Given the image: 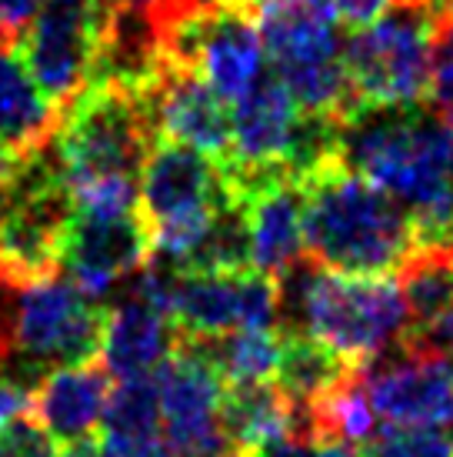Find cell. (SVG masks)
Returning a JSON list of instances; mask_svg holds the SVG:
<instances>
[{
	"label": "cell",
	"instance_id": "5",
	"mask_svg": "<svg viewBox=\"0 0 453 457\" xmlns=\"http://www.w3.org/2000/svg\"><path fill=\"white\" fill-rule=\"evenodd\" d=\"M157 140L161 134L140 90L90 80L57 128L67 187L97 178L140 180Z\"/></svg>",
	"mask_w": 453,
	"mask_h": 457
},
{
	"label": "cell",
	"instance_id": "16",
	"mask_svg": "<svg viewBox=\"0 0 453 457\" xmlns=\"http://www.w3.org/2000/svg\"><path fill=\"white\" fill-rule=\"evenodd\" d=\"M61 128V114L27 71L13 47L0 51V144L13 151H34Z\"/></svg>",
	"mask_w": 453,
	"mask_h": 457
},
{
	"label": "cell",
	"instance_id": "21",
	"mask_svg": "<svg viewBox=\"0 0 453 457\" xmlns=\"http://www.w3.org/2000/svg\"><path fill=\"white\" fill-rule=\"evenodd\" d=\"M314 418V441H337V445H364L377 431V411L370 404L360 378V368L347 381H340L334 391L317 397L310 404Z\"/></svg>",
	"mask_w": 453,
	"mask_h": 457
},
{
	"label": "cell",
	"instance_id": "10",
	"mask_svg": "<svg viewBox=\"0 0 453 457\" xmlns=\"http://www.w3.org/2000/svg\"><path fill=\"white\" fill-rule=\"evenodd\" d=\"M153 241L144 211L97 217L74 211L61 244L63 274L94 297H111L117 284L151 261Z\"/></svg>",
	"mask_w": 453,
	"mask_h": 457
},
{
	"label": "cell",
	"instance_id": "3",
	"mask_svg": "<svg viewBox=\"0 0 453 457\" xmlns=\"http://www.w3.org/2000/svg\"><path fill=\"white\" fill-rule=\"evenodd\" d=\"M410 330V311L397 280L337 274L310 254L277 274V334H310L364 364Z\"/></svg>",
	"mask_w": 453,
	"mask_h": 457
},
{
	"label": "cell",
	"instance_id": "4",
	"mask_svg": "<svg viewBox=\"0 0 453 457\" xmlns=\"http://www.w3.org/2000/svg\"><path fill=\"white\" fill-rule=\"evenodd\" d=\"M334 0H260L257 27L267 61L303 114L343 124L360 111L343 64Z\"/></svg>",
	"mask_w": 453,
	"mask_h": 457
},
{
	"label": "cell",
	"instance_id": "17",
	"mask_svg": "<svg viewBox=\"0 0 453 457\" xmlns=\"http://www.w3.org/2000/svg\"><path fill=\"white\" fill-rule=\"evenodd\" d=\"M290 397L277 387V381H247L226 384L220 397V428L226 441L237 451L257 454L264 445L280 441L290 434Z\"/></svg>",
	"mask_w": 453,
	"mask_h": 457
},
{
	"label": "cell",
	"instance_id": "20",
	"mask_svg": "<svg viewBox=\"0 0 453 457\" xmlns=\"http://www.w3.org/2000/svg\"><path fill=\"white\" fill-rule=\"evenodd\" d=\"M397 287L410 311V330H427L453 304V257L414 251L397 270Z\"/></svg>",
	"mask_w": 453,
	"mask_h": 457
},
{
	"label": "cell",
	"instance_id": "11",
	"mask_svg": "<svg viewBox=\"0 0 453 457\" xmlns=\"http://www.w3.org/2000/svg\"><path fill=\"white\" fill-rule=\"evenodd\" d=\"M230 197L234 194L226 187L224 170L210 154L167 137L153 144L140 174V211L151 228L180 217L210 214Z\"/></svg>",
	"mask_w": 453,
	"mask_h": 457
},
{
	"label": "cell",
	"instance_id": "18",
	"mask_svg": "<svg viewBox=\"0 0 453 457\" xmlns=\"http://www.w3.org/2000/svg\"><path fill=\"white\" fill-rule=\"evenodd\" d=\"M360 364L334 351L330 344L317 341L310 334L280 337V361H277V387L287 394L293 404H314L317 397L334 391L340 381H347Z\"/></svg>",
	"mask_w": 453,
	"mask_h": 457
},
{
	"label": "cell",
	"instance_id": "36",
	"mask_svg": "<svg viewBox=\"0 0 453 457\" xmlns=\"http://www.w3.org/2000/svg\"><path fill=\"white\" fill-rule=\"evenodd\" d=\"M13 44H17V34H11L7 27L0 24V51H4V47H13Z\"/></svg>",
	"mask_w": 453,
	"mask_h": 457
},
{
	"label": "cell",
	"instance_id": "2",
	"mask_svg": "<svg viewBox=\"0 0 453 457\" xmlns=\"http://www.w3.org/2000/svg\"><path fill=\"white\" fill-rule=\"evenodd\" d=\"M303 251L337 274L391 278L416 247L400 204L337 161L303 180Z\"/></svg>",
	"mask_w": 453,
	"mask_h": 457
},
{
	"label": "cell",
	"instance_id": "34",
	"mask_svg": "<svg viewBox=\"0 0 453 457\" xmlns=\"http://www.w3.org/2000/svg\"><path fill=\"white\" fill-rule=\"evenodd\" d=\"M61 457H103L101 437H77V441H67L61 451Z\"/></svg>",
	"mask_w": 453,
	"mask_h": 457
},
{
	"label": "cell",
	"instance_id": "30",
	"mask_svg": "<svg viewBox=\"0 0 453 457\" xmlns=\"http://www.w3.org/2000/svg\"><path fill=\"white\" fill-rule=\"evenodd\" d=\"M453 80V13L433 34V84Z\"/></svg>",
	"mask_w": 453,
	"mask_h": 457
},
{
	"label": "cell",
	"instance_id": "19",
	"mask_svg": "<svg viewBox=\"0 0 453 457\" xmlns=\"http://www.w3.org/2000/svg\"><path fill=\"white\" fill-rule=\"evenodd\" d=\"M177 334L210 337L237 328V274H203L184 270L177 284L174 311Z\"/></svg>",
	"mask_w": 453,
	"mask_h": 457
},
{
	"label": "cell",
	"instance_id": "13",
	"mask_svg": "<svg viewBox=\"0 0 453 457\" xmlns=\"http://www.w3.org/2000/svg\"><path fill=\"white\" fill-rule=\"evenodd\" d=\"M251 224V264L277 278L303 257V180L277 178L243 197Z\"/></svg>",
	"mask_w": 453,
	"mask_h": 457
},
{
	"label": "cell",
	"instance_id": "32",
	"mask_svg": "<svg viewBox=\"0 0 453 457\" xmlns=\"http://www.w3.org/2000/svg\"><path fill=\"white\" fill-rule=\"evenodd\" d=\"M40 0H0V24L7 27L11 34H21L30 17L37 13Z\"/></svg>",
	"mask_w": 453,
	"mask_h": 457
},
{
	"label": "cell",
	"instance_id": "38",
	"mask_svg": "<svg viewBox=\"0 0 453 457\" xmlns=\"http://www.w3.org/2000/svg\"><path fill=\"white\" fill-rule=\"evenodd\" d=\"M224 457H253L251 451H237V447H234V451H230V454H224Z\"/></svg>",
	"mask_w": 453,
	"mask_h": 457
},
{
	"label": "cell",
	"instance_id": "33",
	"mask_svg": "<svg viewBox=\"0 0 453 457\" xmlns=\"http://www.w3.org/2000/svg\"><path fill=\"white\" fill-rule=\"evenodd\" d=\"M430 107L437 111L447 130L453 134V80H437L433 87H430Z\"/></svg>",
	"mask_w": 453,
	"mask_h": 457
},
{
	"label": "cell",
	"instance_id": "9",
	"mask_svg": "<svg viewBox=\"0 0 453 457\" xmlns=\"http://www.w3.org/2000/svg\"><path fill=\"white\" fill-rule=\"evenodd\" d=\"M377 418L403 428H453V357L424 354L400 341L360 364Z\"/></svg>",
	"mask_w": 453,
	"mask_h": 457
},
{
	"label": "cell",
	"instance_id": "14",
	"mask_svg": "<svg viewBox=\"0 0 453 457\" xmlns=\"http://www.w3.org/2000/svg\"><path fill=\"white\" fill-rule=\"evenodd\" d=\"M111 381L113 374L101 361L80 364V368H61L34 391L30 411L63 445L87 437L103 420V407L113 391Z\"/></svg>",
	"mask_w": 453,
	"mask_h": 457
},
{
	"label": "cell",
	"instance_id": "1",
	"mask_svg": "<svg viewBox=\"0 0 453 457\" xmlns=\"http://www.w3.org/2000/svg\"><path fill=\"white\" fill-rule=\"evenodd\" d=\"M340 161L400 204L416 251L453 257V134L427 101L360 107L340 124Z\"/></svg>",
	"mask_w": 453,
	"mask_h": 457
},
{
	"label": "cell",
	"instance_id": "15",
	"mask_svg": "<svg viewBox=\"0 0 453 457\" xmlns=\"http://www.w3.org/2000/svg\"><path fill=\"white\" fill-rule=\"evenodd\" d=\"M174 320L130 297L111 307L107 337H103V364L113 378H147L157 364L174 351Z\"/></svg>",
	"mask_w": 453,
	"mask_h": 457
},
{
	"label": "cell",
	"instance_id": "7",
	"mask_svg": "<svg viewBox=\"0 0 453 457\" xmlns=\"http://www.w3.org/2000/svg\"><path fill=\"white\" fill-rule=\"evenodd\" d=\"M164 64L190 67L224 104L240 101L264 77L267 51L257 13L210 4L164 24Z\"/></svg>",
	"mask_w": 453,
	"mask_h": 457
},
{
	"label": "cell",
	"instance_id": "35",
	"mask_svg": "<svg viewBox=\"0 0 453 457\" xmlns=\"http://www.w3.org/2000/svg\"><path fill=\"white\" fill-rule=\"evenodd\" d=\"M17 164H21V151H13L7 144H0V197L7 191V184L13 180L17 174Z\"/></svg>",
	"mask_w": 453,
	"mask_h": 457
},
{
	"label": "cell",
	"instance_id": "29",
	"mask_svg": "<svg viewBox=\"0 0 453 457\" xmlns=\"http://www.w3.org/2000/svg\"><path fill=\"white\" fill-rule=\"evenodd\" d=\"M103 457H167L164 437H111L101 434Z\"/></svg>",
	"mask_w": 453,
	"mask_h": 457
},
{
	"label": "cell",
	"instance_id": "31",
	"mask_svg": "<svg viewBox=\"0 0 453 457\" xmlns=\"http://www.w3.org/2000/svg\"><path fill=\"white\" fill-rule=\"evenodd\" d=\"M30 407H34V394L21 387V384L0 378V428L17 418V414H27Z\"/></svg>",
	"mask_w": 453,
	"mask_h": 457
},
{
	"label": "cell",
	"instance_id": "28",
	"mask_svg": "<svg viewBox=\"0 0 453 457\" xmlns=\"http://www.w3.org/2000/svg\"><path fill=\"white\" fill-rule=\"evenodd\" d=\"M407 341L414 344L416 351H424V354L453 357V304L447 307V314H443L437 324H430L427 330H407Z\"/></svg>",
	"mask_w": 453,
	"mask_h": 457
},
{
	"label": "cell",
	"instance_id": "37",
	"mask_svg": "<svg viewBox=\"0 0 453 457\" xmlns=\"http://www.w3.org/2000/svg\"><path fill=\"white\" fill-rule=\"evenodd\" d=\"M217 4H234V7H247V11L257 13V7H260V0H217Z\"/></svg>",
	"mask_w": 453,
	"mask_h": 457
},
{
	"label": "cell",
	"instance_id": "24",
	"mask_svg": "<svg viewBox=\"0 0 453 457\" xmlns=\"http://www.w3.org/2000/svg\"><path fill=\"white\" fill-rule=\"evenodd\" d=\"M237 328L277 330V278L264 270L237 274Z\"/></svg>",
	"mask_w": 453,
	"mask_h": 457
},
{
	"label": "cell",
	"instance_id": "8",
	"mask_svg": "<svg viewBox=\"0 0 453 457\" xmlns=\"http://www.w3.org/2000/svg\"><path fill=\"white\" fill-rule=\"evenodd\" d=\"M113 0H44L17 34V51L40 94L63 114L90 84Z\"/></svg>",
	"mask_w": 453,
	"mask_h": 457
},
{
	"label": "cell",
	"instance_id": "23",
	"mask_svg": "<svg viewBox=\"0 0 453 457\" xmlns=\"http://www.w3.org/2000/svg\"><path fill=\"white\" fill-rule=\"evenodd\" d=\"M357 457H453V437L443 428L387 424L367 437Z\"/></svg>",
	"mask_w": 453,
	"mask_h": 457
},
{
	"label": "cell",
	"instance_id": "6",
	"mask_svg": "<svg viewBox=\"0 0 453 457\" xmlns=\"http://www.w3.org/2000/svg\"><path fill=\"white\" fill-rule=\"evenodd\" d=\"M343 64L360 107L424 104L433 87V24L420 4H397L343 40Z\"/></svg>",
	"mask_w": 453,
	"mask_h": 457
},
{
	"label": "cell",
	"instance_id": "27",
	"mask_svg": "<svg viewBox=\"0 0 453 457\" xmlns=\"http://www.w3.org/2000/svg\"><path fill=\"white\" fill-rule=\"evenodd\" d=\"M400 0H334V11H337V21L350 30H364V27L377 24L380 17L397 7Z\"/></svg>",
	"mask_w": 453,
	"mask_h": 457
},
{
	"label": "cell",
	"instance_id": "12",
	"mask_svg": "<svg viewBox=\"0 0 453 457\" xmlns=\"http://www.w3.org/2000/svg\"><path fill=\"white\" fill-rule=\"evenodd\" d=\"M140 94L151 107L161 137L190 144L197 151L210 154L214 161H226L230 114L197 71L164 64L151 80V87H144Z\"/></svg>",
	"mask_w": 453,
	"mask_h": 457
},
{
	"label": "cell",
	"instance_id": "25",
	"mask_svg": "<svg viewBox=\"0 0 453 457\" xmlns=\"http://www.w3.org/2000/svg\"><path fill=\"white\" fill-rule=\"evenodd\" d=\"M0 457H61V447L37 418L17 414L0 428Z\"/></svg>",
	"mask_w": 453,
	"mask_h": 457
},
{
	"label": "cell",
	"instance_id": "22",
	"mask_svg": "<svg viewBox=\"0 0 453 457\" xmlns=\"http://www.w3.org/2000/svg\"><path fill=\"white\" fill-rule=\"evenodd\" d=\"M101 434L111 437H161L164 414H161V394L153 384V374L147 378H127L120 387L111 391V401L103 407Z\"/></svg>",
	"mask_w": 453,
	"mask_h": 457
},
{
	"label": "cell",
	"instance_id": "26",
	"mask_svg": "<svg viewBox=\"0 0 453 457\" xmlns=\"http://www.w3.org/2000/svg\"><path fill=\"white\" fill-rule=\"evenodd\" d=\"M253 457H357L350 445H337V441H293V437H280L264 445Z\"/></svg>",
	"mask_w": 453,
	"mask_h": 457
}]
</instances>
